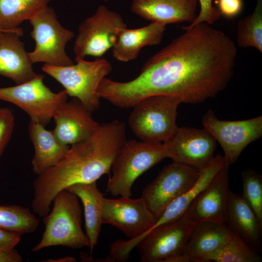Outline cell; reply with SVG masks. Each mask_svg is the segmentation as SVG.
<instances>
[{
    "mask_svg": "<svg viewBox=\"0 0 262 262\" xmlns=\"http://www.w3.org/2000/svg\"><path fill=\"white\" fill-rule=\"evenodd\" d=\"M44 78L43 75L37 74L24 83L0 87V100L15 104L27 114L31 121L45 127L67 101L68 95L65 89L58 93L51 91Z\"/></svg>",
    "mask_w": 262,
    "mask_h": 262,
    "instance_id": "cell-8",
    "label": "cell"
},
{
    "mask_svg": "<svg viewBox=\"0 0 262 262\" xmlns=\"http://www.w3.org/2000/svg\"><path fill=\"white\" fill-rule=\"evenodd\" d=\"M52 202V210L43 217L45 230L42 238L32 251L58 246L71 249L89 247V240L82 228V210L78 196L64 190Z\"/></svg>",
    "mask_w": 262,
    "mask_h": 262,
    "instance_id": "cell-3",
    "label": "cell"
},
{
    "mask_svg": "<svg viewBox=\"0 0 262 262\" xmlns=\"http://www.w3.org/2000/svg\"><path fill=\"white\" fill-rule=\"evenodd\" d=\"M76 260L72 257L70 256H64L63 257L59 258L56 259H48L45 261H42L41 262H75Z\"/></svg>",
    "mask_w": 262,
    "mask_h": 262,
    "instance_id": "cell-34",
    "label": "cell"
},
{
    "mask_svg": "<svg viewBox=\"0 0 262 262\" xmlns=\"http://www.w3.org/2000/svg\"><path fill=\"white\" fill-rule=\"evenodd\" d=\"M76 64L56 66L44 64L42 70L60 83L68 96L78 98L92 113L100 104L98 85L111 73L112 66L105 58L87 61L75 57Z\"/></svg>",
    "mask_w": 262,
    "mask_h": 262,
    "instance_id": "cell-5",
    "label": "cell"
},
{
    "mask_svg": "<svg viewBox=\"0 0 262 262\" xmlns=\"http://www.w3.org/2000/svg\"><path fill=\"white\" fill-rule=\"evenodd\" d=\"M28 130L34 149L31 162L33 171L38 175L59 163L70 146L61 143L52 131L38 123L30 120Z\"/></svg>",
    "mask_w": 262,
    "mask_h": 262,
    "instance_id": "cell-20",
    "label": "cell"
},
{
    "mask_svg": "<svg viewBox=\"0 0 262 262\" xmlns=\"http://www.w3.org/2000/svg\"><path fill=\"white\" fill-rule=\"evenodd\" d=\"M53 119L55 136L61 143L68 146L86 139L100 125L93 117L92 112L76 98L64 103Z\"/></svg>",
    "mask_w": 262,
    "mask_h": 262,
    "instance_id": "cell-16",
    "label": "cell"
},
{
    "mask_svg": "<svg viewBox=\"0 0 262 262\" xmlns=\"http://www.w3.org/2000/svg\"><path fill=\"white\" fill-rule=\"evenodd\" d=\"M22 234L0 228V248L12 250L20 242Z\"/></svg>",
    "mask_w": 262,
    "mask_h": 262,
    "instance_id": "cell-32",
    "label": "cell"
},
{
    "mask_svg": "<svg viewBox=\"0 0 262 262\" xmlns=\"http://www.w3.org/2000/svg\"><path fill=\"white\" fill-rule=\"evenodd\" d=\"M204 129L217 141L229 165L234 164L244 148L262 136V115L237 121L218 119L209 109L202 117Z\"/></svg>",
    "mask_w": 262,
    "mask_h": 262,
    "instance_id": "cell-12",
    "label": "cell"
},
{
    "mask_svg": "<svg viewBox=\"0 0 262 262\" xmlns=\"http://www.w3.org/2000/svg\"><path fill=\"white\" fill-rule=\"evenodd\" d=\"M226 163L223 156L218 154L214 156L206 166L200 170L199 176L192 187L173 200L147 231L181 218L197 196L207 187Z\"/></svg>",
    "mask_w": 262,
    "mask_h": 262,
    "instance_id": "cell-23",
    "label": "cell"
},
{
    "mask_svg": "<svg viewBox=\"0 0 262 262\" xmlns=\"http://www.w3.org/2000/svg\"><path fill=\"white\" fill-rule=\"evenodd\" d=\"M165 27L164 24L151 22L139 28L119 29L117 41L112 48L113 57L122 62L136 59L143 47L160 43Z\"/></svg>",
    "mask_w": 262,
    "mask_h": 262,
    "instance_id": "cell-22",
    "label": "cell"
},
{
    "mask_svg": "<svg viewBox=\"0 0 262 262\" xmlns=\"http://www.w3.org/2000/svg\"><path fill=\"white\" fill-rule=\"evenodd\" d=\"M243 199L262 224V176L248 169L241 174Z\"/></svg>",
    "mask_w": 262,
    "mask_h": 262,
    "instance_id": "cell-28",
    "label": "cell"
},
{
    "mask_svg": "<svg viewBox=\"0 0 262 262\" xmlns=\"http://www.w3.org/2000/svg\"><path fill=\"white\" fill-rule=\"evenodd\" d=\"M182 29L184 33L150 57L135 79L127 82L104 79L101 97L117 107L129 108L156 95L198 104L223 91L234 74L235 43L205 22Z\"/></svg>",
    "mask_w": 262,
    "mask_h": 262,
    "instance_id": "cell-1",
    "label": "cell"
},
{
    "mask_svg": "<svg viewBox=\"0 0 262 262\" xmlns=\"http://www.w3.org/2000/svg\"><path fill=\"white\" fill-rule=\"evenodd\" d=\"M127 27L118 13L99 5L95 14L82 21L75 40V57H100L115 44L119 29Z\"/></svg>",
    "mask_w": 262,
    "mask_h": 262,
    "instance_id": "cell-9",
    "label": "cell"
},
{
    "mask_svg": "<svg viewBox=\"0 0 262 262\" xmlns=\"http://www.w3.org/2000/svg\"><path fill=\"white\" fill-rule=\"evenodd\" d=\"M102 217L103 224L116 227L131 240L142 236L156 222L142 197L136 199L131 196L117 199L103 197Z\"/></svg>",
    "mask_w": 262,
    "mask_h": 262,
    "instance_id": "cell-14",
    "label": "cell"
},
{
    "mask_svg": "<svg viewBox=\"0 0 262 262\" xmlns=\"http://www.w3.org/2000/svg\"><path fill=\"white\" fill-rule=\"evenodd\" d=\"M29 20L33 27L31 36L35 42L34 49L28 52L33 64L43 62L56 66L74 64L65 48L74 33L60 24L52 8L47 6Z\"/></svg>",
    "mask_w": 262,
    "mask_h": 262,
    "instance_id": "cell-7",
    "label": "cell"
},
{
    "mask_svg": "<svg viewBox=\"0 0 262 262\" xmlns=\"http://www.w3.org/2000/svg\"><path fill=\"white\" fill-rule=\"evenodd\" d=\"M215 3L220 16L228 19L238 16L244 5L243 0H216Z\"/></svg>",
    "mask_w": 262,
    "mask_h": 262,
    "instance_id": "cell-31",
    "label": "cell"
},
{
    "mask_svg": "<svg viewBox=\"0 0 262 262\" xmlns=\"http://www.w3.org/2000/svg\"><path fill=\"white\" fill-rule=\"evenodd\" d=\"M125 124L114 120L98 126L86 139L71 145L56 165L37 175L33 181V211L44 217L56 196L76 183L96 181L110 175L113 162L127 140Z\"/></svg>",
    "mask_w": 262,
    "mask_h": 262,
    "instance_id": "cell-2",
    "label": "cell"
},
{
    "mask_svg": "<svg viewBox=\"0 0 262 262\" xmlns=\"http://www.w3.org/2000/svg\"><path fill=\"white\" fill-rule=\"evenodd\" d=\"M200 172L197 168L173 161L146 186L141 197L156 221L173 200L192 187Z\"/></svg>",
    "mask_w": 262,
    "mask_h": 262,
    "instance_id": "cell-10",
    "label": "cell"
},
{
    "mask_svg": "<svg viewBox=\"0 0 262 262\" xmlns=\"http://www.w3.org/2000/svg\"><path fill=\"white\" fill-rule=\"evenodd\" d=\"M23 259L16 250H6L0 248V262H22Z\"/></svg>",
    "mask_w": 262,
    "mask_h": 262,
    "instance_id": "cell-33",
    "label": "cell"
},
{
    "mask_svg": "<svg viewBox=\"0 0 262 262\" xmlns=\"http://www.w3.org/2000/svg\"><path fill=\"white\" fill-rule=\"evenodd\" d=\"M226 223L254 251H262V224L242 196L230 190Z\"/></svg>",
    "mask_w": 262,
    "mask_h": 262,
    "instance_id": "cell-21",
    "label": "cell"
},
{
    "mask_svg": "<svg viewBox=\"0 0 262 262\" xmlns=\"http://www.w3.org/2000/svg\"><path fill=\"white\" fill-rule=\"evenodd\" d=\"M196 224L183 216L147 231L136 246L141 261L170 262L176 256L184 254L185 245Z\"/></svg>",
    "mask_w": 262,
    "mask_h": 262,
    "instance_id": "cell-11",
    "label": "cell"
},
{
    "mask_svg": "<svg viewBox=\"0 0 262 262\" xmlns=\"http://www.w3.org/2000/svg\"><path fill=\"white\" fill-rule=\"evenodd\" d=\"M197 0L200 5L199 12L196 19L189 25L184 26L185 27H192L202 22L211 25L218 20L221 16L217 9L213 6V0Z\"/></svg>",
    "mask_w": 262,
    "mask_h": 262,
    "instance_id": "cell-30",
    "label": "cell"
},
{
    "mask_svg": "<svg viewBox=\"0 0 262 262\" xmlns=\"http://www.w3.org/2000/svg\"><path fill=\"white\" fill-rule=\"evenodd\" d=\"M231 234L226 223H197L187 241L183 253L191 262H206L207 258L220 248Z\"/></svg>",
    "mask_w": 262,
    "mask_h": 262,
    "instance_id": "cell-19",
    "label": "cell"
},
{
    "mask_svg": "<svg viewBox=\"0 0 262 262\" xmlns=\"http://www.w3.org/2000/svg\"><path fill=\"white\" fill-rule=\"evenodd\" d=\"M163 144L166 158L201 170L214 157L216 141L204 129L181 127Z\"/></svg>",
    "mask_w": 262,
    "mask_h": 262,
    "instance_id": "cell-13",
    "label": "cell"
},
{
    "mask_svg": "<svg viewBox=\"0 0 262 262\" xmlns=\"http://www.w3.org/2000/svg\"><path fill=\"white\" fill-rule=\"evenodd\" d=\"M178 98L164 95L148 97L135 104L129 118L132 132L142 141L164 142L170 138L178 127Z\"/></svg>",
    "mask_w": 262,
    "mask_h": 262,
    "instance_id": "cell-6",
    "label": "cell"
},
{
    "mask_svg": "<svg viewBox=\"0 0 262 262\" xmlns=\"http://www.w3.org/2000/svg\"><path fill=\"white\" fill-rule=\"evenodd\" d=\"M229 165L226 163L195 198L183 216L196 223H226L229 206Z\"/></svg>",
    "mask_w": 262,
    "mask_h": 262,
    "instance_id": "cell-15",
    "label": "cell"
},
{
    "mask_svg": "<svg viewBox=\"0 0 262 262\" xmlns=\"http://www.w3.org/2000/svg\"><path fill=\"white\" fill-rule=\"evenodd\" d=\"M50 0H0V31L23 33L18 26L47 6Z\"/></svg>",
    "mask_w": 262,
    "mask_h": 262,
    "instance_id": "cell-25",
    "label": "cell"
},
{
    "mask_svg": "<svg viewBox=\"0 0 262 262\" xmlns=\"http://www.w3.org/2000/svg\"><path fill=\"white\" fill-rule=\"evenodd\" d=\"M197 0H132L131 12L142 18L166 25L196 17Z\"/></svg>",
    "mask_w": 262,
    "mask_h": 262,
    "instance_id": "cell-18",
    "label": "cell"
},
{
    "mask_svg": "<svg viewBox=\"0 0 262 262\" xmlns=\"http://www.w3.org/2000/svg\"><path fill=\"white\" fill-rule=\"evenodd\" d=\"M165 158L162 142L127 140L112 164L107 192L113 196H131L136 180Z\"/></svg>",
    "mask_w": 262,
    "mask_h": 262,
    "instance_id": "cell-4",
    "label": "cell"
},
{
    "mask_svg": "<svg viewBox=\"0 0 262 262\" xmlns=\"http://www.w3.org/2000/svg\"><path fill=\"white\" fill-rule=\"evenodd\" d=\"M15 124L13 111L8 107L0 108V157L12 135Z\"/></svg>",
    "mask_w": 262,
    "mask_h": 262,
    "instance_id": "cell-29",
    "label": "cell"
},
{
    "mask_svg": "<svg viewBox=\"0 0 262 262\" xmlns=\"http://www.w3.org/2000/svg\"><path fill=\"white\" fill-rule=\"evenodd\" d=\"M262 260L258 252L231 230L228 240L209 256L206 262H261Z\"/></svg>",
    "mask_w": 262,
    "mask_h": 262,
    "instance_id": "cell-26",
    "label": "cell"
},
{
    "mask_svg": "<svg viewBox=\"0 0 262 262\" xmlns=\"http://www.w3.org/2000/svg\"><path fill=\"white\" fill-rule=\"evenodd\" d=\"M237 42L239 47L262 52V0H257L253 13L238 21Z\"/></svg>",
    "mask_w": 262,
    "mask_h": 262,
    "instance_id": "cell-27",
    "label": "cell"
},
{
    "mask_svg": "<svg viewBox=\"0 0 262 262\" xmlns=\"http://www.w3.org/2000/svg\"><path fill=\"white\" fill-rule=\"evenodd\" d=\"M65 190L76 195L82 203L85 233L89 240L90 251L92 254L97 245L101 226L103 224L102 217L103 195L98 188L96 181L74 184Z\"/></svg>",
    "mask_w": 262,
    "mask_h": 262,
    "instance_id": "cell-24",
    "label": "cell"
},
{
    "mask_svg": "<svg viewBox=\"0 0 262 262\" xmlns=\"http://www.w3.org/2000/svg\"><path fill=\"white\" fill-rule=\"evenodd\" d=\"M23 33L0 31V75L16 84L36 76L28 52L20 39Z\"/></svg>",
    "mask_w": 262,
    "mask_h": 262,
    "instance_id": "cell-17",
    "label": "cell"
}]
</instances>
